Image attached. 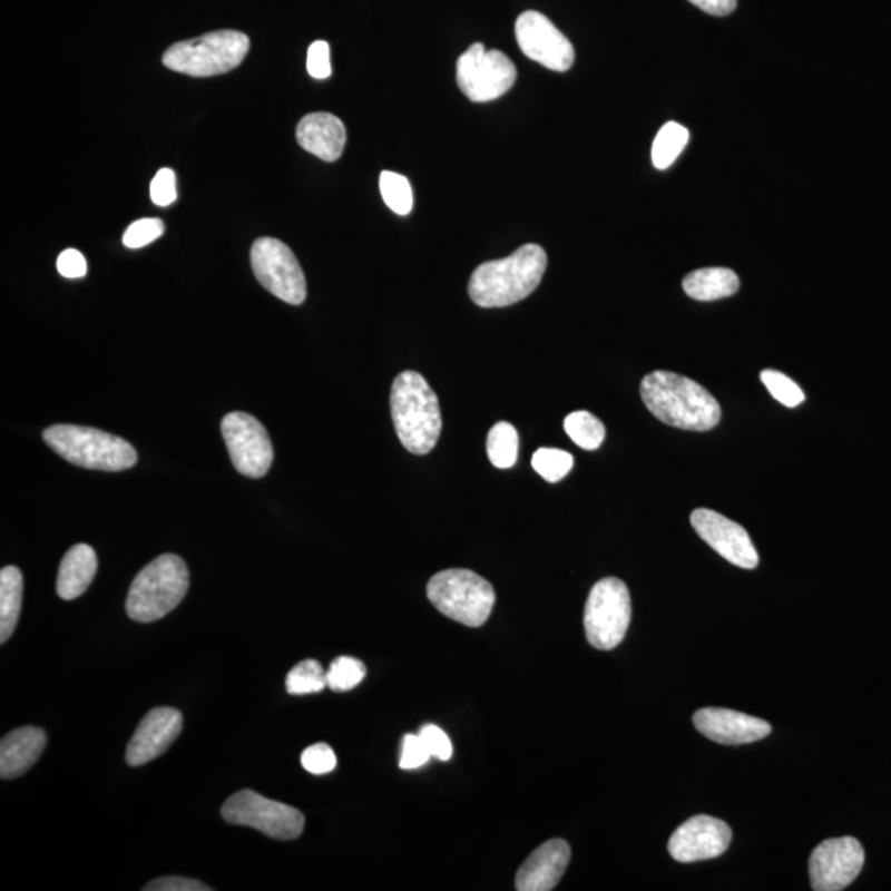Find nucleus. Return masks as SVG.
<instances>
[{"mask_svg":"<svg viewBox=\"0 0 891 891\" xmlns=\"http://www.w3.org/2000/svg\"><path fill=\"white\" fill-rule=\"evenodd\" d=\"M640 399L657 420L681 430L708 431L722 418V408L707 389L666 370L644 376Z\"/></svg>","mask_w":891,"mask_h":891,"instance_id":"obj_1","label":"nucleus"},{"mask_svg":"<svg viewBox=\"0 0 891 891\" xmlns=\"http://www.w3.org/2000/svg\"><path fill=\"white\" fill-rule=\"evenodd\" d=\"M547 253L540 245L520 246L513 255L476 267L469 280L472 303L486 307H507L529 297L547 270Z\"/></svg>","mask_w":891,"mask_h":891,"instance_id":"obj_2","label":"nucleus"},{"mask_svg":"<svg viewBox=\"0 0 891 891\" xmlns=\"http://www.w3.org/2000/svg\"><path fill=\"white\" fill-rule=\"evenodd\" d=\"M390 410L400 443L411 454L433 451L443 430L440 400L423 375L413 370L400 373L390 393Z\"/></svg>","mask_w":891,"mask_h":891,"instance_id":"obj_3","label":"nucleus"},{"mask_svg":"<svg viewBox=\"0 0 891 891\" xmlns=\"http://www.w3.org/2000/svg\"><path fill=\"white\" fill-rule=\"evenodd\" d=\"M190 585L187 565L173 554L160 555L134 578L126 599L133 621H159L180 605Z\"/></svg>","mask_w":891,"mask_h":891,"instance_id":"obj_4","label":"nucleus"},{"mask_svg":"<svg viewBox=\"0 0 891 891\" xmlns=\"http://www.w3.org/2000/svg\"><path fill=\"white\" fill-rule=\"evenodd\" d=\"M43 441L65 461L80 468L125 471L137 462L136 449L128 441L95 428L55 424L43 431Z\"/></svg>","mask_w":891,"mask_h":891,"instance_id":"obj_5","label":"nucleus"},{"mask_svg":"<svg viewBox=\"0 0 891 891\" xmlns=\"http://www.w3.org/2000/svg\"><path fill=\"white\" fill-rule=\"evenodd\" d=\"M249 39L238 30H217L198 39L174 43L164 53V67L194 78L217 77L245 61Z\"/></svg>","mask_w":891,"mask_h":891,"instance_id":"obj_6","label":"nucleus"},{"mask_svg":"<svg viewBox=\"0 0 891 891\" xmlns=\"http://www.w3.org/2000/svg\"><path fill=\"white\" fill-rule=\"evenodd\" d=\"M427 593L438 611L469 627L486 624L496 605V591L488 579L461 568L434 575L428 581Z\"/></svg>","mask_w":891,"mask_h":891,"instance_id":"obj_7","label":"nucleus"},{"mask_svg":"<svg viewBox=\"0 0 891 891\" xmlns=\"http://www.w3.org/2000/svg\"><path fill=\"white\" fill-rule=\"evenodd\" d=\"M630 616L633 606L627 586L619 578H603L593 586L586 601V639L596 649H615L629 629Z\"/></svg>","mask_w":891,"mask_h":891,"instance_id":"obj_8","label":"nucleus"},{"mask_svg":"<svg viewBox=\"0 0 891 891\" xmlns=\"http://www.w3.org/2000/svg\"><path fill=\"white\" fill-rule=\"evenodd\" d=\"M222 815L228 824L246 825L280 841H294L304 829V815L297 809L249 790L238 791L226 800Z\"/></svg>","mask_w":891,"mask_h":891,"instance_id":"obj_9","label":"nucleus"},{"mask_svg":"<svg viewBox=\"0 0 891 891\" xmlns=\"http://www.w3.org/2000/svg\"><path fill=\"white\" fill-rule=\"evenodd\" d=\"M456 80L471 101H493L512 89L517 80L516 65L502 51L474 43L459 57Z\"/></svg>","mask_w":891,"mask_h":891,"instance_id":"obj_10","label":"nucleus"},{"mask_svg":"<svg viewBox=\"0 0 891 891\" xmlns=\"http://www.w3.org/2000/svg\"><path fill=\"white\" fill-rule=\"evenodd\" d=\"M252 267L256 280L277 300L300 306L306 301L307 284L303 267L290 246L276 238H260L252 246Z\"/></svg>","mask_w":891,"mask_h":891,"instance_id":"obj_11","label":"nucleus"},{"mask_svg":"<svg viewBox=\"0 0 891 891\" xmlns=\"http://www.w3.org/2000/svg\"><path fill=\"white\" fill-rule=\"evenodd\" d=\"M222 434L236 471L246 478L266 476L274 451L266 428L252 414L235 411L222 420Z\"/></svg>","mask_w":891,"mask_h":891,"instance_id":"obj_12","label":"nucleus"},{"mask_svg":"<svg viewBox=\"0 0 891 891\" xmlns=\"http://www.w3.org/2000/svg\"><path fill=\"white\" fill-rule=\"evenodd\" d=\"M865 852L856 839H828L815 846L809 859L812 890H844L862 872Z\"/></svg>","mask_w":891,"mask_h":891,"instance_id":"obj_13","label":"nucleus"},{"mask_svg":"<svg viewBox=\"0 0 891 891\" xmlns=\"http://www.w3.org/2000/svg\"><path fill=\"white\" fill-rule=\"evenodd\" d=\"M516 39L530 60L548 70L568 71L574 67L575 50L570 40L537 10H527L516 22Z\"/></svg>","mask_w":891,"mask_h":891,"instance_id":"obj_14","label":"nucleus"},{"mask_svg":"<svg viewBox=\"0 0 891 891\" xmlns=\"http://www.w3.org/2000/svg\"><path fill=\"white\" fill-rule=\"evenodd\" d=\"M691 523L698 537L730 564L745 570H753L760 564L752 537L740 523L711 509L694 510Z\"/></svg>","mask_w":891,"mask_h":891,"instance_id":"obj_15","label":"nucleus"},{"mask_svg":"<svg viewBox=\"0 0 891 891\" xmlns=\"http://www.w3.org/2000/svg\"><path fill=\"white\" fill-rule=\"evenodd\" d=\"M730 844L732 829L726 822L711 815H695L672 834L668 853L677 862H701L723 855Z\"/></svg>","mask_w":891,"mask_h":891,"instance_id":"obj_16","label":"nucleus"},{"mask_svg":"<svg viewBox=\"0 0 891 891\" xmlns=\"http://www.w3.org/2000/svg\"><path fill=\"white\" fill-rule=\"evenodd\" d=\"M182 723V713L176 708L159 707L147 713L126 750L129 766H143L166 753L180 735Z\"/></svg>","mask_w":891,"mask_h":891,"instance_id":"obj_17","label":"nucleus"},{"mask_svg":"<svg viewBox=\"0 0 891 891\" xmlns=\"http://www.w3.org/2000/svg\"><path fill=\"white\" fill-rule=\"evenodd\" d=\"M694 725L702 735L722 745H746L771 733V725L764 719L728 708H702L695 712Z\"/></svg>","mask_w":891,"mask_h":891,"instance_id":"obj_18","label":"nucleus"},{"mask_svg":"<svg viewBox=\"0 0 891 891\" xmlns=\"http://www.w3.org/2000/svg\"><path fill=\"white\" fill-rule=\"evenodd\" d=\"M571 850L564 839H551L530 853L516 879L519 891H550L560 882L570 863Z\"/></svg>","mask_w":891,"mask_h":891,"instance_id":"obj_19","label":"nucleus"},{"mask_svg":"<svg viewBox=\"0 0 891 891\" xmlns=\"http://www.w3.org/2000/svg\"><path fill=\"white\" fill-rule=\"evenodd\" d=\"M297 143L324 163L341 159L347 143L344 123L331 112H311L301 119L296 129Z\"/></svg>","mask_w":891,"mask_h":891,"instance_id":"obj_20","label":"nucleus"},{"mask_svg":"<svg viewBox=\"0 0 891 891\" xmlns=\"http://www.w3.org/2000/svg\"><path fill=\"white\" fill-rule=\"evenodd\" d=\"M47 735L36 726L13 730L0 743V776L2 780L26 774L42 756Z\"/></svg>","mask_w":891,"mask_h":891,"instance_id":"obj_21","label":"nucleus"},{"mask_svg":"<svg viewBox=\"0 0 891 891\" xmlns=\"http://www.w3.org/2000/svg\"><path fill=\"white\" fill-rule=\"evenodd\" d=\"M98 571V558L89 545L71 547L58 570L57 593L65 601L80 598Z\"/></svg>","mask_w":891,"mask_h":891,"instance_id":"obj_22","label":"nucleus"},{"mask_svg":"<svg viewBox=\"0 0 891 891\" xmlns=\"http://www.w3.org/2000/svg\"><path fill=\"white\" fill-rule=\"evenodd\" d=\"M682 286L692 300L716 301L733 296L740 290V280L728 267H705L685 276Z\"/></svg>","mask_w":891,"mask_h":891,"instance_id":"obj_23","label":"nucleus"},{"mask_svg":"<svg viewBox=\"0 0 891 891\" xmlns=\"http://www.w3.org/2000/svg\"><path fill=\"white\" fill-rule=\"evenodd\" d=\"M23 578L17 567H6L0 571V643H7L22 608Z\"/></svg>","mask_w":891,"mask_h":891,"instance_id":"obj_24","label":"nucleus"},{"mask_svg":"<svg viewBox=\"0 0 891 891\" xmlns=\"http://www.w3.org/2000/svg\"><path fill=\"white\" fill-rule=\"evenodd\" d=\"M488 456L490 462L499 469H510L519 456V433L513 424L507 421L493 424L488 437Z\"/></svg>","mask_w":891,"mask_h":891,"instance_id":"obj_25","label":"nucleus"},{"mask_svg":"<svg viewBox=\"0 0 891 891\" xmlns=\"http://www.w3.org/2000/svg\"><path fill=\"white\" fill-rule=\"evenodd\" d=\"M565 431L570 440L586 451H595L606 438V428L589 411H575L565 418Z\"/></svg>","mask_w":891,"mask_h":891,"instance_id":"obj_26","label":"nucleus"},{"mask_svg":"<svg viewBox=\"0 0 891 891\" xmlns=\"http://www.w3.org/2000/svg\"><path fill=\"white\" fill-rule=\"evenodd\" d=\"M688 136L691 134L687 128L678 123H667L666 126H663L653 144V163L656 169L666 170L677 160L684 147L687 146Z\"/></svg>","mask_w":891,"mask_h":891,"instance_id":"obj_27","label":"nucleus"},{"mask_svg":"<svg viewBox=\"0 0 891 891\" xmlns=\"http://www.w3.org/2000/svg\"><path fill=\"white\" fill-rule=\"evenodd\" d=\"M327 687V675L317 660H303L291 668L286 677V691L291 695L317 694Z\"/></svg>","mask_w":891,"mask_h":891,"instance_id":"obj_28","label":"nucleus"},{"mask_svg":"<svg viewBox=\"0 0 891 891\" xmlns=\"http://www.w3.org/2000/svg\"><path fill=\"white\" fill-rule=\"evenodd\" d=\"M380 192H382L383 202H385L390 210L395 212L401 217L410 214L411 208H413V190H411V185L407 177L385 170L380 176Z\"/></svg>","mask_w":891,"mask_h":891,"instance_id":"obj_29","label":"nucleus"},{"mask_svg":"<svg viewBox=\"0 0 891 891\" xmlns=\"http://www.w3.org/2000/svg\"><path fill=\"white\" fill-rule=\"evenodd\" d=\"M535 471L547 482H560L574 468V456L555 448H540L532 458Z\"/></svg>","mask_w":891,"mask_h":891,"instance_id":"obj_30","label":"nucleus"},{"mask_svg":"<svg viewBox=\"0 0 891 891\" xmlns=\"http://www.w3.org/2000/svg\"><path fill=\"white\" fill-rule=\"evenodd\" d=\"M327 675V687L334 692H347L355 688L365 678L366 667L354 657H339L331 664Z\"/></svg>","mask_w":891,"mask_h":891,"instance_id":"obj_31","label":"nucleus"},{"mask_svg":"<svg viewBox=\"0 0 891 891\" xmlns=\"http://www.w3.org/2000/svg\"><path fill=\"white\" fill-rule=\"evenodd\" d=\"M761 382L764 383L774 400L783 403L784 407L796 408L805 400L804 392L794 380L777 370H763L761 372Z\"/></svg>","mask_w":891,"mask_h":891,"instance_id":"obj_32","label":"nucleus"},{"mask_svg":"<svg viewBox=\"0 0 891 891\" xmlns=\"http://www.w3.org/2000/svg\"><path fill=\"white\" fill-rule=\"evenodd\" d=\"M164 232H166V225L160 218H140V221L131 223L129 228L126 229L123 243H125L126 248H144V246L160 238Z\"/></svg>","mask_w":891,"mask_h":891,"instance_id":"obj_33","label":"nucleus"},{"mask_svg":"<svg viewBox=\"0 0 891 891\" xmlns=\"http://www.w3.org/2000/svg\"><path fill=\"white\" fill-rule=\"evenodd\" d=\"M301 764H303L307 773L322 776V774H327L335 770L337 756H335L331 746L325 745V743H317V745H312L310 748L304 750L303 755H301Z\"/></svg>","mask_w":891,"mask_h":891,"instance_id":"obj_34","label":"nucleus"},{"mask_svg":"<svg viewBox=\"0 0 891 891\" xmlns=\"http://www.w3.org/2000/svg\"><path fill=\"white\" fill-rule=\"evenodd\" d=\"M176 173L173 169H160L150 184V198L157 207H169L177 200Z\"/></svg>","mask_w":891,"mask_h":891,"instance_id":"obj_35","label":"nucleus"},{"mask_svg":"<svg viewBox=\"0 0 891 891\" xmlns=\"http://www.w3.org/2000/svg\"><path fill=\"white\" fill-rule=\"evenodd\" d=\"M431 753L420 735H407L401 745L400 767L401 770H417L430 761Z\"/></svg>","mask_w":891,"mask_h":891,"instance_id":"obj_36","label":"nucleus"},{"mask_svg":"<svg viewBox=\"0 0 891 891\" xmlns=\"http://www.w3.org/2000/svg\"><path fill=\"white\" fill-rule=\"evenodd\" d=\"M418 735H420L421 740H423L428 752L431 753V756L437 757V760L440 761L451 760L452 743L451 740H449V736L446 735V732L440 728V726L424 725Z\"/></svg>","mask_w":891,"mask_h":891,"instance_id":"obj_37","label":"nucleus"},{"mask_svg":"<svg viewBox=\"0 0 891 891\" xmlns=\"http://www.w3.org/2000/svg\"><path fill=\"white\" fill-rule=\"evenodd\" d=\"M307 71L315 80H325L331 77V48L327 42H314L307 50Z\"/></svg>","mask_w":891,"mask_h":891,"instance_id":"obj_38","label":"nucleus"},{"mask_svg":"<svg viewBox=\"0 0 891 891\" xmlns=\"http://www.w3.org/2000/svg\"><path fill=\"white\" fill-rule=\"evenodd\" d=\"M57 270L61 276L68 277V280H77V277L87 276V258H85L78 249H65V252L60 253V256H58Z\"/></svg>","mask_w":891,"mask_h":891,"instance_id":"obj_39","label":"nucleus"},{"mask_svg":"<svg viewBox=\"0 0 891 891\" xmlns=\"http://www.w3.org/2000/svg\"><path fill=\"white\" fill-rule=\"evenodd\" d=\"M146 891H210V887L204 885L197 880L184 879V877H167V879L154 880L149 885L144 887Z\"/></svg>","mask_w":891,"mask_h":891,"instance_id":"obj_40","label":"nucleus"},{"mask_svg":"<svg viewBox=\"0 0 891 891\" xmlns=\"http://www.w3.org/2000/svg\"><path fill=\"white\" fill-rule=\"evenodd\" d=\"M711 16L723 17L736 9L738 0H688Z\"/></svg>","mask_w":891,"mask_h":891,"instance_id":"obj_41","label":"nucleus"}]
</instances>
